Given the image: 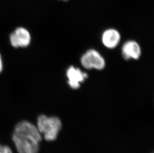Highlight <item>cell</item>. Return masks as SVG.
Masks as SVG:
<instances>
[{"instance_id":"3957f363","label":"cell","mask_w":154,"mask_h":153,"mask_svg":"<svg viewBox=\"0 0 154 153\" xmlns=\"http://www.w3.org/2000/svg\"><path fill=\"white\" fill-rule=\"evenodd\" d=\"M82 65L87 69L92 68L102 70L105 66V62L101 55L94 49L87 51L82 56L81 59Z\"/></svg>"},{"instance_id":"9c48e42d","label":"cell","mask_w":154,"mask_h":153,"mask_svg":"<svg viewBox=\"0 0 154 153\" xmlns=\"http://www.w3.org/2000/svg\"><path fill=\"white\" fill-rule=\"evenodd\" d=\"M3 69V60L2 59L1 55L0 54V73H1Z\"/></svg>"},{"instance_id":"ba28073f","label":"cell","mask_w":154,"mask_h":153,"mask_svg":"<svg viewBox=\"0 0 154 153\" xmlns=\"http://www.w3.org/2000/svg\"><path fill=\"white\" fill-rule=\"evenodd\" d=\"M0 153H13L10 148L6 145L0 144Z\"/></svg>"},{"instance_id":"277c9868","label":"cell","mask_w":154,"mask_h":153,"mask_svg":"<svg viewBox=\"0 0 154 153\" xmlns=\"http://www.w3.org/2000/svg\"><path fill=\"white\" fill-rule=\"evenodd\" d=\"M10 39L14 47H26L31 44V34L26 28L19 27L11 33Z\"/></svg>"},{"instance_id":"7a4b0ae2","label":"cell","mask_w":154,"mask_h":153,"mask_svg":"<svg viewBox=\"0 0 154 153\" xmlns=\"http://www.w3.org/2000/svg\"><path fill=\"white\" fill-rule=\"evenodd\" d=\"M37 127L41 134L44 135L46 141H52L57 138L62 127V123L58 117L41 115L37 120Z\"/></svg>"},{"instance_id":"8992f818","label":"cell","mask_w":154,"mask_h":153,"mask_svg":"<svg viewBox=\"0 0 154 153\" xmlns=\"http://www.w3.org/2000/svg\"><path fill=\"white\" fill-rule=\"evenodd\" d=\"M122 53L125 60L138 59L141 55V50L139 45L134 41H128L122 48Z\"/></svg>"},{"instance_id":"6da1fadb","label":"cell","mask_w":154,"mask_h":153,"mask_svg":"<svg viewBox=\"0 0 154 153\" xmlns=\"http://www.w3.org/2000/svg\"><path fill=\"white\" fill-rule=\"evenodd\" d=\"M12 140L18 153H38L42 137L37 126L23 120L15 126Z\"/></svg>"},{"instance_id":"30bf717a","label":"cell","mask_w":154,"mask_h":153,"mask_svg":"<svg viewBox=\"0 0 154 153\" xmlns=\"http://www.w3.org/2000/svg\"><path fill=\"white\" fill-rule=\"evenodd\" d=\"M59 1H63L66 2L68 1L69 0H59Z\"/></svg>"},{"instance_id":"5b68a950","label":"cell","mask_w":154,"mask_h":153,"mask_svg":"<svg viewBox=\"0 0 154 153\" xmlns=\"http://www.w3.org/2000/svg\"><path fill=\"white\" fill-rule=\"evenodd\" d=\"M66 75L69 79L68 84L73 89H77L80 87V83L85 81L88 77L86 73L82 72L79 68L70 67L67 69Z\"/></svg>"},{"instance_id":"52a82bcc","label":"cell","mask_w":154,"mask_h":153,"mask_svg":"<svg viewBox=\"0 0 154 153\" xmlns=\"http://www.w3.org/2000/svg\"><path fill=\"white\" fill-rule=\"evenodd\" d=\"M120 40L119 32L114 29L106 30L102 35V42L104 45L109 48L116 47Z\"/></svg>"}]
</instances>
